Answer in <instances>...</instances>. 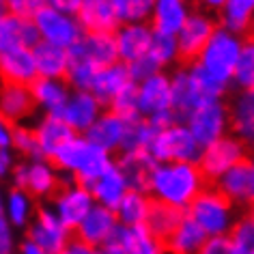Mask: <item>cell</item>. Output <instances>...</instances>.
Segmentation results:
<instances>
[{
  "instance_id": "obj_1",
  "label": "cell",
  "mask_w": 254,
  "mask_h": 254,
  "mask_svg": "<svg viewBox=\"0 0 254 254\" xmlns=\"http://www.w3.org/2000/svg\"><path fill=\"white\" fill-rule=\"evenodd\" d=\"M205 186L207 179L196 162H155L147 192L155 202L188 211Z\"/></svg>"
},
{
  "instance_id": "obj_2",
  "label": "cell",
  "mask_w": 254,
  "mask_h": 254,
  "mask_svg": "<svg viewBox=\"0 0 254 254\" xmlns=\"http://www.w3.org/2000/svg\"><path fill=\"white\" fill-rule=\"evenodd\" d=\"M52 162L59 166L65 179L80 181L88 186L114 160H112V153H108L104 147L93 142L86 134H73L52 155Z\"/></svg>"
},
{
  "instance_id": "obj_3",
  "label": "cell",
  "mask_w": 254,
  "mask_h": 254,
  "mask_svg": "<svg viewBox=\"0 0 254 254\" xmlns=\"http://www.w3.org/2000/svg\"><path fill=\"white\" fill-rule=\"evenodd\" d=\"M241 46H244V35L222 28L218 24L211 39L205 43V48L192 63L213 82L228 88L233 84V73L239 61Z\"/></svg>"
},
{
  "instance_id": "obj_4",
  "label": "cell",
  "mask_w": 254,
  "mask_h": 254,
  "mask_svg": "<svg viewBox=\"0 0 254 254\" xmlns=\"http://www.w3.org/2000/svg\"><path fill=\"white\" fill-rule=\"evenodd\" d=\"M173 80V99H175V112L177 117L183 119L190 110L196 106L205 104L209 99L224 97L228 88L213 82L209 75H205L194 63H188L170 73Z\"/></svg>"
},
{
  "instance_id": "obj_5",
  "label": "cell",
  "mask_w": 254,
  "mask_h": 254,
  "mask_svg": "<svg viewBox=\"0 0 254 254\" xmlns=\"http://www.w3.org/2000/svg\"><path fill=\"white\" fill-rule=\"evenodd\" d=\"M207 237H218V235H228L233 224L237 222V205H233L218 188H202L198 196L192 200V205L186 211Z\"/></svg>"
},
{
  "instance_id": "obj_6",
  "label": "cell",
  "mask_w": 254,
  "mask_h": 254,
  "mask_svg": "<svg viewBox=\"0 0 254 254\" xmlns=\"http://www.w3.org/2000/svg\"><path fill=\"white\" fill-rule=\"evenodd\" d=\"M138 88V108H140V117L149 119L153 125L164 127L173 121H179L175 112V99H173V80L170 73L155 71L136 82Z\"/></svg>"
},
{
  "instance_id": "obj_7",
  "label": "cell",
  "mask_w": 254,
  "mask_h": 254,
  "mask_svg": "<svg viewBox=\"0 0 254 254\" xmlns=\"http://www.w3.org/2000/svg\"><path fill=\"white\" fill-rule=\"evenodd\" d=\"M11 186H17L37 200H50L63 186L65 177L50 157H22L11 175Z\"/></svg>"
},
{
  "instance_id": "obj_8",
  "label": "cell",
  "mask_w": 254,
  "mask_h": 254,
  "mask_svg": "<svg viewBox=\"0 0 254 254\" xmlns=\"http://www.w3.org/2000/svg\"><path fill=\"white\" fill-rule=\"evenodd\" d=\"M202 147L183 121H173L157 129L149 147L155 162H198Z\"/></svg>"
},
{
  "instance_id": "obj_9",
  "label": "cell",
  "mask_w": 254,
  "mask_h": 254,
  "mask_svg": "<svg viewBox=\"0 0 254 254\" xmlns=\"http://www.w3.org/2000/svg\"><path fill=\"white\" fill-rule=\"evenodd\" d=\"M33 24L39 35V41L61 46L65 50H71L84 35V28L75 13H67V11L54 9L50 4H43L33 15Z\"/></svg>"
},
{
  "instance_id": "obj_10",
  "label": "cell",
  "mask_w": 254,
  "mask_h": 254,
  "mask_svg": "<svg viewBox=\"0 0 254 254\" xmlns=\"http://www.w3.org/2000/svg\"><path fill=\"white\" fill-rule=\"evenodd\" d=\"M190 127V131L198 140L200 147L218 140V138L231 134V123H228V104L224 97L209 99L205 104L196 106L181 119Z\"/></svg>"
},
{
  "instance_id": "obj_11",
  "label": "cell",
  "mask_w": 254,
  "mask_h": 254,
  "mask_svg": "<svg viewBox=\"0 0 254 254\" xmlns=\"http://www.w3.org/2000/svg\"><path fill=\"white\" fill-rule=\"evenodd\" d=\"M26 239L50 254H59L73 241V228H69L50 205H39L33 222L26 226Z\"/></svg>"
},
{
  "instance_id": "obj_12",
  "label": "cell",
  "mask_w": 254,
  "mask_h": 254,
  "mask_svg": "<svg viewBox=\"0 0 254 254\" xmlns=\"http://www.w3.org/2000/svg\"><path fill=\"white\" fill-rule=\"evenodd\" d=\"M248 157V147L239 138H235L233 134H226L218 138V140L209 142L202 147L198 155V168L202 170L207 181H218L226 170H231L235 164H239L241 160Z\"/></svg>"
},
{
  "instance_id": "obj_13",
  "label": "cell",
  "mask_w": 254,
  "mask_h": 254,
  "mask_svg": "<svg viewBox=\"0 0 254 254\" xmlns=\"http://www.w3.org/2000/svg\"><path fill=\"white\" fill-rule=\"evenodd\" d=\"M52 207V211L65 222L69 228H75L82 222V218L91 211V207L95 205V198L91 194L88 186L80 181L65 179L63 186L56 190V194L48 202Z\"/></svg>"
},
{
  "instance_id": "obj_14",
  "label": "cell",
  "mask_w": 254,
  "mask_h": 254,
  "mask_svg": "<svg viewBox=\"0 0 254 254\" xmlns=\"http://www.w3.org/2000/svg\"><path fill=\"white\" fill-rule=\"evenodd\" d=\"M215 28H218V20L211 13H207L202 9H192V13L188 15V20L179 28V33L175 35L177 48H179V59L192 63L200 54V50L205 48V43L211 39Z\"/></svg>"
},
{
  "instance_id": "obj_15",
  "label": "cell",
  "mask_w": 254,
  "mask_h": 254,
  "mask_svg": "<svg viewBox=\"0 0 254 254\" xmlns=\"http://www.w3.org/2000/svg\"><path fill=\"white\" fill-rule=\"evenodd\" d=\"M112 35L119 61L123 65H129V63L149 54L153 28H151L149 22H121Z\"/></svg>"
},
{
  "instance_id": "obj_16",
  "label": "cell",
  "mask_w": 254,
  "mask_h": 254,
  "mask_svg": "<svg viewBox=\"0 0 254 254\" xmlns=\"http://www.w3.org/2000/svg\"><path fill=\"white\" fill-rule=\"evenodd\" d=\"M117 228H119V218H117V213H114V209L101 207L95 202L91 207V211L73 228V239H78L82 244L99 250V248L117 233Z\"/></svg>"
},
{
  "instance_id": "obj_17",
  "label": "cell",
  "mask_w": 254,
  "mask_h": 254,
  "mask_svg": "<svg viewBox=\"0 0 254 254\" xmlns=\"http://www.w3.org/2000/svg\"><path fill=\"white\" fill-rule=\"evenodd\" d=\"M104 104L95 97L91 91H80V88H71L67 97V104L63 106L59 112L63 121L71 127L75 134H86L91 125L97 121V117L104 112Z\"/></svg>"
},
{
  "instance_id": "obj_18",
  "label": "cell",
  "mask_w": 254,
  "mask_h": 254,
  "mask_svg": "<svg viewBox=\"0 0 254 254\" xmlns=\"http://www.w3.org/2000/svg\"><path fill=\"white\" fill-rule=\"evenodd\" d=\"M215 188L226 196L233 205L237 207H250L254 202V164L250 157L235 164L231 170L215 181Z\"/></svg>"
},
{
  "instance_id": "obj_19",
  "label": "cell",
  "mask_w": 254,
  "mask_h": 254,
  "mask_svg": "<svg viewBox=\"0 0 254 254\" xmlns=\"http://www.w3.org/2000/svg\"><path fill=\"white\" fill-rule=\"evenodd\" d=\"M119 254H166V246L160 235H155L147 224L121 226L112 235Z\"/></svg>"
},
{
  "instance_id": "obj_20",
  "label": "cell",
  "mask_w": 254,
  "mask_h": 254,
  "mask_svg": "<svg viewBox=\"0 0 254 254\" xmlns=\"http://www.w3.org/2000/svg\"><path fill=\"white\" fill-rule=\"evenodd\" d=\"M127 129H129V121L119 117L112 110H104L97 117V121L91 125V129L86 131V136L93 142H97L99 147H104L108 153L114 155L125 149Z\"/></svg>"
},
{
  "instance_id": "obj_21",
  "label": "cell",
  "mask_w": 254,
  "mask_h": 254,
  "mask_svg": "<svg viewBox=\"0 0 254 254\" xmlns=\"http://www.w3.org/2000/svg\"><path fill=\"white\" fill-rule=\"evenodd\" d=\"M75 17L84 33H114L121 24L117 0H80Z\"/></svg>"
},
{
  "instance_id": "obj_22",
  "label": "cell",
  "mask_w": 254,
  "mask_h": 254,
  "mask_svg": "<svg viewBox=\"0 0 254 254\" xmlns=\"http://www.w3.org/2000/svg\"><path fill=\"white\" fill-rule=\"evenodd\" d=\"M37 41H39V35L33 20L11 13L0 4V52L22 46L35 48Z\"/></svg>"
},
{
  "instance_id": "obj_23",
  "label": "cell",
  "mask_w": 254,
  "mask_h": 254,
  "mask_svg": "<svg viewBox=\"0 0 254 254\" xmlns=\"http://www.w3.org/2000/svg\"><path fill=\"white\" fill-rule=\"evenodd\" d=\"M228 123L235 138H239L248 149L254 147V88L237 91L228 101Z\"/></svg>"
},
{
  "instance_id": "obj_24",
  "label": "cell",
  "mask_w": 254,
  "mask_h": 254,
  "mask_svg": "<svg viewBox=\"0 0 254 254\" xmlns=\"http://www.w3.org/2000/svg\"><path fill=\"white\" fill-rule=\"evenodd\" d=\"M0 112L15 125L26 123L37 112L30 86L15 84V82H0Z\"/></svg>"
},
{
  "instance_id": "obj_25",
  "label": "cell",
  "mask_w": 254,
  "mask_h": 254,
  "mask_svg": "<svg viewBox=\"0 0 254 254\" xmlns=\"http://www.w3.org/2000/svg\"><path fill=\"white\" fill-rule=\"evenodd\" d=\"M30 93H33L35 106L41 114H59L63 106L67 104V97L71 93V86L65 78H46L37 75L30 82Z\"/></svg>"
},
{
  "instance_id": "obj_26",
  "label": "cell",
  "mask_w": 254,
  "mask_h": 254,
  "mask_svg": "<svg viewBox=\"0 0 254 254\" xmlns=\"http://www.w3.org/2000/svg\"><path fill=\"white\" fill-rule=\"evenodd\" d=\"M37 65L33 48H13L0 52V82H15V84H30L37 78Z\"/></svg>"
},
{
  "instance_id": "obj_27",
  "label": "cell",
  "mask_w": 254,
  "mask_h": 254,
  "mask_svg": "<svg viewBox=\"0 0 254 254\" xmlns=\"http://www.w3.org/2000/svg\"><path fill=\"white\" fill-rule=\"evenodd\" d=\"M69 54L80 56V59L93 63L95 67H106L119 61L112 33H84L80 41L69 50Z\"/></svg>"
},
{
  "instance_id": "obj_28",
  "label": "cell",
  "mask_w": 254,
  "mask_h": 254,
  "mask_svg": "<svg viewBox=\"0 0 254 254\" xmlns=\"http://www.w3.org/2000/svg\"><path fill=\"white\" fill-rule=\"evenodd\" d=\"M37 144H39V153L41 157H50L71 138L75 131L63 121L61 114H43V117L33 125Z\"/></svg>"
},
{
  "instance_id": "obj_29",
  "label": "cell",
  "mask_w": 254,
  "mask_h": 254,
  "mask_svg": "<svg viewBox=\"0 0 254 254\" xmlns=\"http://www.w3.org/2000/svg\"><path fill=\"white\" fill-rule=\"evenodd\" d=\"M88 190H91V194H93V198L97 205L108 207V209H117L119 202L123 200V196L127 194V190H129V186H127L121 168L112 162L104 173L97 175L91 183H88Z\"/></svg>"
},
{
  "instance_id": "obj_30",
  "label": "cell",
  "mask_w": 254,
  "mask_h": 254,
  "mask_svg": "<svg viewBox=\"0 0 254 254\" xmlns=\"http://www.w3.org/2000/svg\"><path fill=\"white\" fill-rule=\"evenodd\" d=\"M117 166L123 173L129 190H144L147 192L151 173H153L155 160L149 151H140V149H131V151H121L117 153Z\"/></svg>"
},
{
  "instance_id": "obj_31",
  "label": "cell",
  "mask_w": 254,
  "mask_h": 254,
  "mask_svg": "<svg viewBox=\"0 0 254 254\" xmlns=\"http://www.w3.org/2000/svg\"><path fill=\"white\" fill-rule=\"evenodd\" d=\"M207 241V233L186 213L173 231L164 237L166 254H198Z\"/></svg>"
},
{
  "instance_id": "obj_32",
  "label": "cell",
  "mask_w": 254,
  "mask_h": 254,
  "mask_svg": "<svg viewBox=\"0 0 254 254\" xmlns=\"http://www.w3.org/2000/svg\"><path fill=\"white\" fill-rule=\"evenodd\" d=\"M192 0H155L153 13H151V28L157 33L177 35L188 15L192 13Z\"/></svg>"
},
{
  "instance_id": "obj_33",
  "label": "cell",
  "mask_w": 254,
  "mask_h": 254,
  "mask_svg": "<svg viewBox=\"0 0 254 254\" xmlns=\"http://www.w3.org/2000/svg\"><path fill=\"white\" fill-rule=\"evenodd\" d=\"M39 202L30 192L26 190L11 186L9 190H4V202H2V215L11 222V226L17 231H26V226L33 222Z\"/></svg>"
},
{
  "instance_id": "obj_34",
  "label": "cell",
  "mask_w": 254,
  "mask_h": 254,
  "mask_svg": "<svg viewBox=\"0 0 254 254\" xmlns=\"http://www.w3.org/2000/svg\"><path fill=\"white\" fill-rule=\"evenodd\" d=\"M129 82H131V78H129L127 67L121 61H117V63H110V65L97 69V73H95L93 84L88 91H91L104 106H108L114 95H117L125 84H129Z\"/></svg>"
},
{
  "instance_id": "obj_35",
  "label": "cell",
  "mask_w": 254,
  "mask_h": 254,
  "mask_svg": "<svg viewBox=\"0 0 254 254\" xmlns=\"http://www.w3.org/2000/svg\"><path fill=\"white\" fill-rule=\"evenodd\" d=\"M37 73L46 78H65L69 69V50L52 46L46 41H37L33 48Z\"/></svg>"
},
{
  "instance_id": "obj_36",
  "label": "cell",
  "mask_w": 254,
  "mask_h": 254,
  "mask_svg": "<svg viewBox=\"0 0 254 254\" xmlns=\"http://www.w3.org/2000/svg\"><path fill=\"white\" fill-rule=\"evenodd\" d=\"M153 207V198L144 190H127L123 200L114 209L121 226H136V224H147L149 211Z\"/></svg>"
},
{
  "instance_id": "obj_37",
  "label": "cell",
  "mask_w": 254,
  "mask_h": 254,
  "mask_svg": "<svg viewBox=\"0 0 254 254\" xmlns=\"http://www.w3.org/2000/svg\"><path fill=\"white\" fill-rule=\"evenodd\" d=\"M254 15V0H226L218 13V24L233 33L246 35Z\"/></svg>"
},
{
  "instance_id": "obj_38",
  "label": "cell",
  "mask_w": 254,
  "mask_h": 254,
  "mask_svg": "<svg viewBox=\"0 0 254 254\" xmlns=\"http://www.w3.org/2000/svg\"><path fill=\"white\" fill-rule=\"evenodd\" d=\"M149 56L153 59V63L160 69L175 67L177 63L181 61L175 35H166V33H157V30H153V39H151Z\"/></svg>"
},
{
  "instance_id": "obj_39",
  "label": "cell",
  "mask_w": 254,
  "mask_h": 254,
  "mask_svg": "<svg viewBox=\"0 0 254 254\" xmlns=\"http://www.w3.org/2000/svg\"><path fill=\"white\" fill-rule=\"evenodd\" d=\"M183 215H186V211H181V209H175L170 205H164V202L153 200V207H151L149 218H147V226L164 239L177 224H179V220L183 218Z\"/></svg>"
},
{
  "instance_id": "obj_40",
  "label": "cell",
  "mask_w": 254,
  "mask_h": 254,
  "mask_svg": "<svg viewBox=\"0 0 254 254\" xmlns=\"http://www.w3.org/2000/svg\"><path fill=\"white\" fill-rule=\"evenodd\" d=\"M233 86L237 91L254 88V39H244L237 67L233 73Z\"/></svg>"
},
{
  "instance_id": "obj_41",
  "label": "cell",
  "mask_w": 254,
  "mask_h": 254,
  "mask_svg": "<svg viewBox=\"0 0 254 254\" xmlns=\"http://www.w3.org/2000/svg\"><path fill=\"white\" fill-rule=\"evenodd\" d=\"M108 110L117 112L119 117H123L127 121H134L140 119V108H138V88L136 82L131 80L129 84H125L121 91L110 99V104L106 106Z\"/></svg>"
},
{
  "instance_id": "obj_42",
  "label": "cell",
  "mask_w": 254,
  "mask_h": 254,
  "mask_svg": "<svg viewBox=\"0 0 254 254\" xmlns=\"http://www.w3.org/2000/svg\"><path fill=\"white\" fill-rule=\"evenodd\" d=\"M160 127L153 125L149 119H134L129 121V129H127V140H125V149L123 151H131V149H140V151H149L151 142L157 134Z\"/></svg>"
},
{
  "instance_id": "obj_43",
  "label": "cell",
  "mask_w": 254,
  "mask_h": 254,
  "mask_svg": "<svg viewBox=\"0 0 254 254\" xmlns=\"http://www.w3.org/2000/svg\"><path fill=\"white\" fill-rule=\"evenodd\" d=\"M99 67H95L93 63H88L80 56H73L69 54V69H67V75L65 80L69 82L71 88H80V91H88L93 84V78L97 73Z\"/></svg>"
},
{
  "instance_id": "obj_44",
  "label": "cell",
  "mask_w": 254,
  "mask_h": 254,
  "mask_svg": "<svg viewBox=\"0 0 254 254\" xmlns=\"http://www.w3.org/2000/svg\"><path fill=\"white\" fill-rule=\"evenodd\" d=\"M155 0H117L121 22H149Z\"/></svg>"
},
{
  "instance_id": "obj_45",
  "label": "cell",
  "mask_w": 254,
  "mask_h": 254,
  "mask_svg": "<svg viewBox=\"0 0 254 254\" xmlns=\"http://www.w3.org/2000/svg\"><path fill=\"white\" fill-rule=\"evenodd\" d=\"M228 237H231L239 254H254V220L250 215L237 218Z\"/></svg>"
},
{
  "instance_id": "obj_46",
  "label": "cell",
  "mask_w": 254,
  "mask_h": 254,
  "mask_svg": "<svg viewBox=\"0 0 254 254\" xmlns=\"http://www.w3.org/2000/svg\"><path fill=\"white\" fill-rule=\"evenodd\" d=\"M11 149H13L20 157H41L39 144H37V138H35V131H33V125H26V123L15 125Z\"/></svg>"
},
{
  "instance_id": "obj_47",
  "label": "cell",
  "mask_w": 254,
  "mask_h": 254,
  "mask_svg": "<svg viewBox=\"0 0 254 254\" xmlns=\"http://www.w3.org/2000/svg\"><path fill=\"white\" fill-rule=\"evenodd\" d=\"M17 248H20L17 228L11 226V222L0 213V254H15Z\"/></svg>"
},
{
  "instance_id": "obj_48",
  "label": "cell",
  "mask_w": 254,
  "mask_h": 254,
  "mask_svg": "<svg viewBox=\"0 0 254 254\" xmlns=\"http://www.w3.org/2000/svg\"><path fill=\"white\" fill-rule=\"evenodd\" d=\"M198 254H239V252L228 235H218V237H207Z\"/></svg>"
},
{
  "instance_id": "obj_49",
  "label": "cell",
  "mask_w": 254,
  "mask_h": 254,
  "mask_svg": "<svg viewBox=\"0 0 254 254\" xmlns=\"http://www.w3.org/2000/svg\"><path fill=\"white\" fill-rule=\"evenodd\" d=\"M127 67V71H129V78L134 80V82H140L142 78H147V75L151 73H155V71H164V69H160L153 63V59L147 54V56H142V59H138L134 63H129V65H125Z\"/></svg>"
},
{
  "instance_id": "obj_50",
  "label": "cell",
  "mask_w": 254,
  "mask_h": 254,
  "mask_svg": "<svg viewBox=\"0 0 254 254\" xmlns=\"http://www.w3.org/2000/svg\"><path fill=\"white\" fill-rule=\"evenodd\" d=\"M43 4H46V0H4V9L7 11L22 17H30V20Z\"/></svg>"
},
{
  "instance_id": "obj_51",
  "label": "cell",
  "mask_w": 254,
  "mask_h": 254,
  "mask_svg": "<svg viewBox=\"0 0 254 254\" xmlns=\"http://www.w3.org/2000/svg\"><path fill=\"white\" fill-rule=\"evenodd\" d=\"M20 162V155L15 153L11 147H0V183L2 181H9L13 170Z\"/></svg>"
},
{
  "instance_id": "obj_52",
  "label": "cell",
  "mask_w": 254,
  "mask_h": 254,
  "mask_svg": "<svg viewBox=\"0 0 254 254\" xmlns=\"http://www.w3.org/2000/svg\"><path fill=\"white\" fill-rule=\"evenodd\" d=\"M13 131H15V123L0 112V147H11V142H13Z\"/></svg>"
},
{
  "instance_id": "obj_53",
  "label": "cell",
  "mask_w": 254,
  "mask_h": 254,
  "mask_svg": "<svg viewBox=\"0 0 254 254\" xmlns=\"http://www.w3.org/2000/svg\"><path fill=\"white\" fill-rule=\"evenodd\" d=\"M59 254H99V250L97 248H91V246L82 244V241H78V239H73L71 244H69L65 250H61Z\"/></svg>"
},
{
  "instance_id": "obj_54",
  "label": "cell",
  "mask_w": 254,
  "mask_h": 254,
  "mask_svg": "<svg viewBox=\"0 0 254 254\" xmlns=\"http://www.w3.org/2000/svg\"><path fill=\"white\" fill-rule=\"evenodd\" d=\"M226 0H196V9H202L211 15H218Z\"/></svg>"
},
{
  "instance_id": "obj_55",
  "label": "cell",
  "mask_w": 254,
  "mask_h": 254,
  "mask_svg": "<svg viewBox=\"0 0 254 254\" xmlns=\"http://www.w3.org/2000/svg\"><path fill=\"white\" fill-rule=\"evenodd\" d=\"M46 4H50L54 9H61V11H67V13H75L80 0H46Z\"/></svg>"
},
{
  "instance_id": "obj_56",
  "label": "cell",
  "mask_w": 254,
  "mask_h": 254,
  "mask_svg": "<svg viewBox=\"0 0 254 254\" xmlns=\"http://www.w3.org/2000/svg\"><path fill=\"white\" fill-rule=\"evenodd\" d=\"M17 254H50L46 250H41L39 246H35L33 241H24V244H20V248H17Z\"/></svg>"
},
{
  "instance_id": "obj_57",
  "label": "cell",
  "mask_w": 254,
  "mask_h": 254,
  "mask_svg": "<svg viewBox=\"0 0 254 254\" xmlns=\"http://www.w3.org/2000/svg\"><path fill=\"white\" fill-rule=\"evenodd\" d=\"M246 35H248V39H254V15H252V20H250V26H248Z\"/></svg>"
},
{
  "instance_id": "obj_58",
  "label": "cell",
  "mask_w": 254,
  "mask_h": 254,
  "mask_svg": "<svg viewBox=\"0 0 254 254\" xmlns=\"http://www.w3.org/2000/svg\"><path fill=\"white\" fill-rule=\"evenodd\" d=\"M2 202H4V188L0 183V213H2Z\"/></svg>"
},
{
  "instance_id": "obj_59",
  "label": "cell",
  "mask_w": 254,
  "mask_h": 254,
  "mask_svg": "<svg viewBox=\"0 0 254 254\" xmlns=\"http://www.w3.org/2000/svg\"><path fill=\"white\" fill-rule=\"evenodd\" d=\"M248 157H250V162L254 164V147H250V149H248Z\"/></svg>"
},
{
  "instance_id": "obj_60",
  "label": "cell",
  "mask_w": 254,
  "mask_h": 254,
  "mask_svg": "<svg viewBox=\"0 0 254 254\" xmlns=\"http://www.w3.org/2000/svg\"><path fill=\"white\" fill-rule=\"evenodd\" d=\"M248 215H250V218L254 220V202H252V205H250V207H248Z\"/></svg>"
},
{
  "instance_id": "obj_61",
  "label": "cell",
  "mask_w": 254,
  "mask_h": 254,
  "mask_svg": "<svg viewBox=\"0 0 254 254\" xmlns=\"http://www.w3.org/2000/svg\"><path fill=\"white\" fill-rule=\"evenodd\" d=\"M0 4H2V7H4V0H0Z\"/></svg>"
},
{
  "instance_id": "obj_62",
  "label": "cell",
  "mask_w": 254,
  "mask_h": 254,
  "mask_svg": "<svg viewBox=\"0 0 254 254\" xmlns=\"http://www.w3.org/2000/svg\"><path fill=\"white\" fill-rule=\"evenodd\" d=\"M99 254H101V252H99Z\"/></svg>"
}]
</instances>
